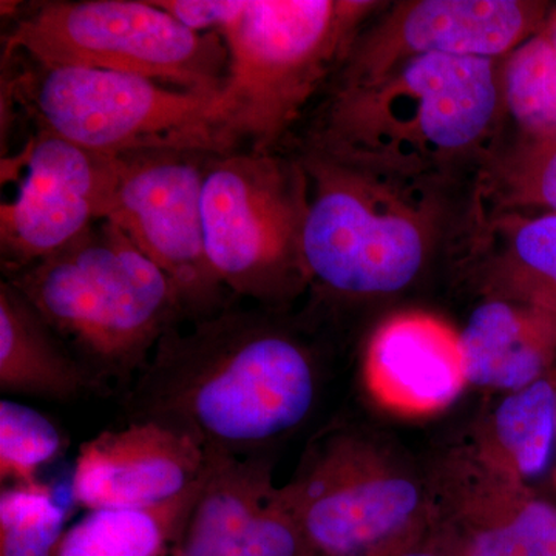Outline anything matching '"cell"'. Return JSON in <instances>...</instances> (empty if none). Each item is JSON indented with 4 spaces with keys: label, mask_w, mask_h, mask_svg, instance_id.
<instances>
[{
    "label": "cell",
    "mask_w": 556,
    "mask_h": 556,
    "mask_svg": "<svg viewBox=\"0 0 556 556\" xmlns=\"http://www.w3.org/2000/svg\"><path fill=\"white\" fill-rule=\"evenodd\" d=\"M94 379L127 382L188 321L174 281L109 219L7 277Z\"/></svg>",
    "instance_id": "cell-4"
},
{
    "label": "cell",
    "mask_w": 556,
    "mask_h": 556,
    "mask_svg": "<svg viewBox=\"0 0 556 556\" xmlns=\"http://www.w3.org/2000/svg\"><path fill=\"white\" fill-rule=\"evenodd\" d=\"M7 54L50 67L127 73L178 89L218 93L228 49L218 33H197L141 0H53L14 22Z\"/></svg>",
    "instance_id": "cell-7"
},
{
    "label": "cell",
    "mask_w": 556,
    "mask_h": 556,
    "mask_svg": "<svg viewBox=\"0 0 556 556\" xmlns=\"http://www.w3.org/2000/svg\"><path fill=\"white\" fill-rule=\"evenodd\" d=\"M280 495L313 556L387 555L431 519L430 485L348 430L314 439Z\"/></svg>",
    "instance_id": "cell-8"
},
{
    "label": "cell",
    "mask_w": 556,
    "mask_h": 556,
    "mask_svg": "<svg viewBox=\"0 0 556 556\" xmlns=\"http://www.w3.org/2000/svg\"><path fill=\"white\" fill-rule=\"evenodd\" d=\"M459 538L464 556H556V503L536 490L501 501Z\"/></svg>",
    "instance_id": "cell-22"
},
{
    "label": "cell",
    "mask_w": 556,
    "mask_h": 556,
    "mask_svg": "<svg viewBox=\"0 0 556 556\" xmlns=\"http://www.w3.org/2000/svg\"><path fill=\"white\" fill-rule=\"evenodd\" d=\"M473 444L527 485L546 477L556 459L555 368L529 387L504 394Z\"/></svg>",
    "instance_id": "cell-19"
},
{
    "label": "cell",
    "mask_w": 556,
    "mask_h": 556,
    "mask_svg": "<svg viewBox=\"0 0 556 556\" xmlns=\"http://www.w3.org/2000/svg\"><path fill=\"white\" fill-rule=\"evenodd\" d=\"M212 153L141 150L116 155L104 219L118 226L174 281L188 321L233 302L212 269L204 244V174Z\"/></svg>",
    "instance_id": "cell-10"
},
{
    "label": "cell",
    "mask_w": 556,
    "mask_h": 556,
    "mask_svg": "<svg viewBox=\"0 0 556 556\" xmlns=\"http://www.w3.org/2000/svg\"><path fill=\"white\" fill-rule=\"evenodd\" d=\"M65 438L38 409L0 402V481L3 485L38 484L39 473L62 455Z\"/></svg>",
    "instance_id": "cell-25"
},
{
    "label": "cell",
    "mask_w": 556,
    "mask_h": 556,
    "mask_svg": "<svg viewBox=\"0 0 556 556\" xmlns=\"http://www.w3.org/2000/svg\"><path fill=\"white\" fill-rule=\"evenodd\" d=\"M189 30L219 33L247 9L240 0H153Z\"/></svg>",
    "instance_id": "cell-26"
},
{
    "label": "cell",
    "mask_w": 556,
    "mask_h": 556,
    "mask_svg": "<svg viewBox=\"0 0 556 556\" xmlns=\"http://www.w3.org/2000/svg\"><path fill=\"white\" fill-rule=\"evenodd\" d=\"M364 379L382 407L404 416L434 415L467 383L460 332L419 311L387 318L369 339Z\"/></svg>",
    "instance_id": "cell-15"
},
{
    "label": "cell",
    "mask_w": 556,
    "mask_h": 556,
    "mask_svg": "<svg viewBox=\"0 0 556 556\" xmlns=\"http://www.w3.org/2000/svg\"><path fill=\"white\" fill-rule=\"evenodd\" d=\"M467 229L489 298L556 314V214L468 217Z\"/></svg>",
    "instance_id": "cell-18"
},
{
    "label": "cell",
    "mask_w": 556,
    "mask_h": 556,
    "mask_svg": "<svg viewBox=\"0 0 556 556\" xmlns=\"http://www.w3.org/2000/svg\"><path fill=\"white\" fill-rule=\"evenodd\" d=\"M308 179L277 152L212 153L201 214L212 269L237 300L277 308L306 285L302 255Z\"/></svg>",
    "instance_id": "cell-6"
},
{
    "label": "cell",
    "mask_w": 556,
    "mask_h": 556,
    "mask_svg": "<svg viewBox=\"0 0 556 556\" xmlns=\"http://www.w3.org/2000/svg\"><path fill=\"white\" fill-rule=\"evenodd\" d=\"M551 9L532 0L399 2L362 27L334 86L369 83L428 54L503 61L541 30Z\"/></svg>",
    "instance_id": "cell-11"
},
{
    "label": "cell",
    "mask_w": 556,
    "mask_h": 556,
    "mask_svg": "<svg viewBox=\"0 0 556 556\" xmlns=\"http://www.w3.org/2000/svg\"><path fill=\"white\" fill-rule=\"evenodd\" d=\"M102 388L30 300L9 280H2L0 390L17 396L73 402Z\"/></svg>",
    "instance_id": "cell-17"
},
{
    "label": "cell",
    "mask_w": 556,
    "mask_h": 556,
    "mask_svg": "<svg viewBox=\"0 0 556 556\" xmlns=\"http://www.w3.org/2000/svg\"><path fill=\"white\" fill-rule=\"evenodd\" d=\"M379 7L367 0H248L218 33L228 49L215 108L222 153L276 152Z\"/></svg>",
    "instance_id": "cell-5"
},
{
    "label": "cell",
    "mask_w": 556,
    "mask_h": 556,
    "mask_svg": "<svg viewBox=\"0 0 556 556\" xmlns=\"http://www.w3.org/2000/svg\"><path fill=\"white\" fill-rule=\"evenodd\" d=\"M460 343L467 383L511 393L556 367V314L489 298L468 317Z\"/></svg>",
    "instance_id": "cell-16"
},
{
    "label": "cell",
    "mask_w": 556,
    "mask_h": 556,
    "mask_svg": "<svg viewBox=\"0 0 556 556\" xmlns=\"http://www.w3.org/2000/svg\"><path fill=\"white\" fill-rule=\"evenodd\" d=\"M204 479L206 475L188 492L160 506L87 511L65 530L53 556H169Z\"/></svg>",
    "instance_id": "cell-20"
},
{
    "label": "cell",
    "mask_w": 556,
    "mask_h": 556,
    "mask_svg": "<svg viewBox=\"0 0 556 556\" xmlns=\"http://www.w3.org/2000/svg\"><path fill=\"white\" fill-rule=\"evenodd\" d=\"M556 214V137L496 146L479 166L468 217Z\"/></svg>",
    "instance_id": "cell-21"
},
{
    "label": "cell",
    "mask_w": 556,
    "mask_h": 556,
    "mask_svg": "<svg viewBox=\"0 0 556 556\" xmlns=\"http://www.w3.org/2000/svg\"><path fill=\"white\" fill-rule=\"evenodd\" d=\"M67 508L43 482L3 485L0 556H53L67 530Z\"/></svg>",
    "instance_id": "cell-24"
},
{
    "label": "cell",
    "mask_w": 556,
    "mask_h": 556,
    "mask_svg": "<svg viewBox=\"0 0 556 556\" xmlns=\"http://www.w3.org/2000/svg\"><path fill=\"white\" fill-rule=\"evenodd\" d=\"M382 556H444L441 552L434 551V548L420 547L415 544V541L405 546L396 548V551L390 552V554Z\"/></svg>",
    "instance_id": "cell-28"
},
{
    "label": "cell",
    "mask_w": 556,
    "mask_h": 556,
    "mask_svg": "<svg viewBox=\"0 0 556 556\" xmlns=\"http://www.w3.org/2000/svg\"><path fill=\"white\" fill-rule=\"evenodd\" d=\"M16 197L0 206V258L7 277L56 254L104 219L116 155L90 152L38 131L17 160Z\"/></svg>",
    "instance_id": "cell-12"
},
{
    "label": "cell",
    "mask_w": 556,
    "mask_h": 556,
    "mask_svg": "<svg viewBox=\"0 0 556 556\" xmlns=\"http://www.w3.org/2000/svg\"><path fill=\"white\" fill-rule=\"evenodd\" d=\"M207 466L206 447L188 431L131 420L80 445L72 500L87 511L160 506L199 484Z\"/></svg>",
    "instance_id": "cell-14"
},
{
    "label": "cell",
    "mask_w": 556,
    "mask_h": 556,
    "mask_svg": "<svg viewBox=\"0 0 556 556\" xmlns=\"http://www.w3.org/2000/svg\"><path fill=\"white\" fill-rule=\"evenodd\" d=\"M14 93L40 131L102 155L141 150L219 152L218 93L127 73L31 62Z\"/></svg>",
    "instance_id": "cell-9"
},
{
    "label": "cell",
    "mask_w": 556,
    "mask_h": 556,
    "mask_svg": "<svg viewBox=\"0 0 556 556\" xmlns=\"http://www.w3.org/2000/svg\"><path fill=\"white\" fill-rule=\"evenodd\" d=\"M206 450L203 490L169 556H313L266 456Z\"/></svg>",
    "instance_id": "cell-13"
},
{
    "label": "cell",
    "mask_w": 556,
    "mask_h": 556,
    "mask_svg": "<svg viewBox=\"0 0 556 556\" xmlns=\"http://www.w3.org/2000/svg\"><path fill=\"white\" fill-rule=\"evenodd\" d=\"M504 115L501 61L428 54L332 87L303 144L382 174L445 179L466 161L481 166Z\"/></svg>",
    "instance_id": "cell-2"
},
{
    "label": "cell",
    "mask_w": 556,
    "mask_h": 556,
    "mask_svg": "<svg viewBox=\"0 0 556 556\" xmlns=\"http://www.w3.org/2000/svg\"><path fill=\"white\" fill-rule=\"evenodd\" d=\"M538 33L546 40L556 60V7H552L551 11H548L546 22H544L543 27Z\"/></svg>",
    "instance_id": "cell-27"
},
{
    "label": "cell",
    "mask_w": 556,
    "mask_h": 556,
    "mask_svg": "<svg viewBox=\"0 0 556 556\" xmlns=\"http://www.w3.org/2000/svg\"><path fill=\"white\" fill-rule=\"evenodd\" d=\"M504 112L522 137H556V60L540 33L501 61Z\"/></svg>",
    "instance_id": "cell-23"
},
{
    "label": "cell",
    "mask_w": 556,
    "mask_h": 556,
    "mask_svg": "<svg viewBox=\"0 0 556 556\" xmlns=\"http://www.w3.org/2000/svg\"><path fill=\"white\" fill-rule=\"evenodd\" d=\"M308 179L302 255L309 285L334 299L394 294L433 254L444 179L402 178L303 144Z\"/></svg>",
    "instance_id": "cell-3"
},
{
    "label": "cell",
    "mask_w": 556,
    "mask_h": 556,
    "mask_svg": "<svg viewBox=\"0 0 556 556\" xmlns=\"http://www.w3.org/2000/svg\"><path fill=\"white\" fill-rule=\"evenodd\" d=\"M555 371H556V367H555ZM554 482H555V485H556V467H555V473H554Z\"/></svg>",
    "instance_id": "cell-29"
},
{
    "label": "cell",
    "mask_w": 556,
    "mask_h": 556,
    "mask_svg": "<svg viewBox=\"0 0 556 556\" xmlns=\"http://www.w3.org/2000/svg\"><path fill=\"white\" fill-rule=\"evenodd\" d=\"M317 394L309 346L269 308L233 300L160 340L127 407L131 420H161L206 448L249 456L302 426Z\"/></svg>",
    "instance_id": "cell-1"
}]
</instances>
